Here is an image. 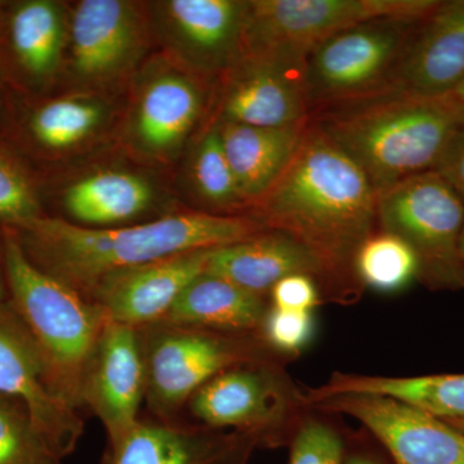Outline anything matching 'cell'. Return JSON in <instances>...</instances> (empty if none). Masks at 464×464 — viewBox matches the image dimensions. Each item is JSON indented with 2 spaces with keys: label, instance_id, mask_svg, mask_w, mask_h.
Returning <instances> with one entry per match:
<instances>
[{
  "label": "cell",
  "instance_id": "cell-1",
  "mask_svg": "<svg viewBox=\"0 0 464 464\" xmlns=\"http://www.w3.org/2000/svg\"><path fill=\"white\" fill-rule=\"evenodd\" d=\"M252 218L310 250L333 295H357L356 256L378 224V192L362 168L315 124Z\"/></svg>",
  "mask_w": 464,
  "mask_h": 464
},
{
  "label": "cell",
  "instance_id": "cell-2",
  "mask_svg": "<svg viewBox=\"0 0 464 464\" xmlns=\"http://www.w3.org/2000/svg\"><path fill=\"white\" fill-rule=\"evenodd\" d=\"M12 231L36 268L87 299L101 277L116 270L231 246L266 228L252 217L186 212L118 228L84 227L43 216Z\"/></svg>",
  "mask_w": 464,
  "mask_h": 464
},
{
  "label": "cell",
  "instance_id": "cell-3",
  "mask_svg": "<svg viewBox=\"0 0 464 464\" xmlns=\"http://www.w3.org/2000/svg\"><path fill=\"white\" fill-rule=\"evenodd\" d=\"M462 121L444 97L389 92L348 102L314 124L362 168L380 195L433 170Z\"/></svg>",
  "mask_w": 464,
  "mask_h": 464
},
{
  "label": "cell",
  "instance_id": "cell-4",
  "mask_svg": "<svg viewBox=\"0 0 464 464\" xmlns=\"http://www.w3.org/2000/svg\"><path fill=\"white\" fill-rule=\"evenodd\" d=\"M0 258L8 301L41 350L54 387L81 411L105 314L76 290L36 268L8 228H0Z\"/></svg>",
  "mask_w": 464,
  "mask_h": 464
},
{
  "label": "cell",
  "instance_id": "cell-5",
  "mask_svg": "<svg viewBox=\"0 0 464 464\" xmlns=\"http://www.w3.org/2000/svg\"><path fill=\"white\" fill-rule=\"evenodd\" d=\"M378 225L411 249L417 279L424 286L450 292L464 289V201L435 170L415 174L381 192Z\"/></svg>",
  "mask_w": 464,
  "mask_h": 464
},
{
  "label": "cell",
  "instance_id": "cell-6",
  "mask_svg": "<svg viewBox=\"0 0 464 464\" xmlns=\"http://www.w3.org/2000/svg\"><path fill=\"white\" fill-rule=\"evenodd\" d=\"M150 411L170 422L185 402L216 375L262 362L261 343L237 333L157 323L139 329Z\"/></svg>",
  "mask_w": 464,
  "mask_h": 464
},
{
  "label": "cell",
  "instance_id": "cell-7",
  "mask_svg": "<svg viewBox=\"0 0 464 464\" xmlns=\"http://www.w3.org/2000/svg\"><path fill=\"white\" fill-rule=\"evenodd\" d=\"M438 5L439 0H250L241 53L308 57L351 27L375 20L420 23Z\"/></svg>",
  "mask_w": 464,
  "mask_h": 464
},
{
  "label": "cell",
  "instance_id": "cell-8",
  "mask_svg": "<svg viewBox=\"0 0 464 464\" xmlns=\"http://www.w3.org/2000/svg\"><path fill=\"white\" fill-rule=\"evenodd\" d=\"M418 24L369 21L344 30L316 47L307 58L310 108L387 93Z\"/></svg>",
  "mask_w": 464,
  "mask_h": 464
},
{
  "label": "cell",
  "instance_id": "cell-9",
  "mask_svg": "<svg viewBox=\"0 0 464 464\" xmlns=\"http://www.w3.org/2000/svg\"><path fill=\"white\" fill-rule=\"evenodd\" d=\"M150 18L139 3L82 0L69 12L63 74L82 93L101 94L121 84L145 53Z\"/></svg>",
  "mask_w": 464,
  "mask_h": 464
},
{
  "label": "cell",
  "instance_id": "cell-10",
  "mask_svg": "<svg viewBox=\"0 0 464 464\" xmlns=\"http://www.w3.org/2000/svg\"><path fill=\"white\" fill-rule=\"evenodd\" d=\"M0 396L23 406L61 459L75 450L83 420L54 387L41 350L9 301L0 302Z\"/></svg>",
  "mask_w": 464,
  "mask_h": 464
},
{
  "label": "cell",
  "instance_id": "cell-11",
  "mask_svg": "<svg viewBox=\"0 0 464 464\" xmlns=\"http://www.w3.org/2000/svg\"><path fill=\"white\" fill-rule=\"evenodd\" d=\"M69 8L56 0L5 2L0 16V72L14 96L38 99L63 76Z\"/></svg>",
  "mask_w": 464,
  "mask_h": 464
},
{
  "label": "cell",
  "instance_id": "cell-12",
  "mask_svg": "<svg viewBox=\"0 0 464 464\" xmlns=\"http://www.w3.org/2000/svg\"><path fill=\"white\" fill-rule=\"evenodd\" d=\"M307 58L280 52L241 53L224 74L218 121L264 128L306 123Z\"/></svg>",
  "mask_w": 464,
  "mask_h": 464
},
{
  "label": "cell",
  "instance_id": "cell-13",
  "mask_svg": "<svg viewBox=\"0 0 464 464\" xmlns=\"http://www.w3.org/2000/svg\"><path fill=\"white\" fill-rule=\"evenodd\" d=\"M248 2L164 0L149 18L177 65L197 76L225 74L243 45Z\"/></svg>",
  "mask_w": 464,
  "mask_h": 464
},
{
  "label": "cell",
  "instance_id": "cell-14",
  "mask_svg": "<svg viewBox=\"0 0 464 464\" xmlns=\"http://www.w3.org/2000/svg\"><path fill=\"white\" fill-rule=\"evenodd\" d=\"M204 88L192 72L174 63H155L139 76L130 103L127 140L136 154L172 160L199 121Z\"/></svg>",
  "mask_w": 464,
  "mask_h": 464
},
{
  "label": "cell",
  "instance_id": "cell-15",
  "mask_svg": "<svg viewBox=\"0 0 464 464\" xmlns=\"http://www.w3.org/2000/svg\"><path fill=\"white\" fill-rule=\"evenodd\" d=\"M314 404L364 424L395 464H464V432L398 400L372 393H341Z\"/></svg>",
  "mask_w": 464,
  "mask_h": 464
},
{
  "label": "cell",
  "instance_id": "cell-16",
  "mask_svg": "<svg viewBox=\"0 0 464 464\" xmlns=\"http://www.w3.org/2000/svg\"><path fill=\"white\" fill-rule=\"evenodd\" d=\"M212 249L194 250L101 277L88 295L112 322L136 329L160 323L183 290L206 273Z\"/></svg>",
  "mask_w": 464,
  "mask_h": 464
},
{
  "label": "cell",
  "instance_id": "cell-17",
  "mask_svg": "<svg viewBox=\"0 0 464 464\" xmlns=\"http://www.w3.org/2000/svg\"><path fill=\"white\" fill-rule=\"evenodd\" d=\"M146 375L139 329L106 317L84 384V406L100 418L110 445L139 422Z\"/></svg>",
  "mask_w": 464,
  "mask_h": 464
},
{
  "label": "cell",
  "instance_id": "cell-18",
  "mask_svg": "<svg viewBox=\"0 0 464 464\" xmlns=\"http://www.w3.org/2000/svg\"><path fill=\"white\" fill-rule=\"evenodd\" d=\"M14 97L7 134L26 158H60L82 148L108 125L111 114L101 94L17 97L21 103Z\"/></svg>",
  "mask_w": 464,
  "mask_h": 464
},
{
  "label": "cell",
  "instance_id": "cell-19",
  "mask_svg": "<svg viewBox=\"0 0 464 464\" xmlns=\"http://www.w3.org/2000/svg\"><path fill=\"white\" fill-rule=\"evenodd\" d=\"M279 381L262 362L228 369L207 382L190 399L191 413L210 429L232 427L261 442L273 441L275 424L285 413Z\"/></svg>",
  "mask_w": 464,
  "mask_h": 464
},
{
  "label": "cell",
  "instance_id": "cell-20",
  "mask_svg": "<svg viewBox=\"0 0 464 464\" xmlns=\"http://www.w3.org/2000/svg\"><path fill=\"white\" fill-rule=\"evenodd\" d=\"M463 81L464 0L439 2L415 27L389 92L439 99Z\"/></svg>",
  "mask_w": 464,
  "mask_h": 464
},
{
  "label": "cell",
  "instance_id": "cell-21",
  "mask_svg": "<svg viewBox=\"0 0 464 464\" xmlns=\"http://www.w3.org/2000/svg\"><path fill=\"white\" fill-rule=\"evenodd\" d=\"M142 422L110 445L105 464H248L259 441L244 432Z\"/></svg>",
  "mask_w": 464,
  "mask_h": 464
},
{
  "label": "cell",
  "instance_id": "cell-22",
  "mask_svg": "<svg viewBox=\"0 0 464 464\" xmlns=\"http://www.w3.org/2000/svg\"><path fill=\"white\" fill-rule=\"evenodd\" d=\"M206 273L262 295L290 275L301 274L324 283L315 256L283 232L266 230L250 239L212 249Z\"/></svg>",
  "mask_w": 464,
  "mask_h": 464
},
{
  "label": "cell",
  "instance_id": "cell-23",
  "mask_svg": "<svg viewBox=\"0 0 464 464\" xmlns=\"http://www.w3.org/2000/svg\"><path fill=\"white\" fill-rule=\"evenodd\" d=\"M216 124L241 198L244 203L253 204L273 188L286 169L308 121L283 128L253 127L228 121Z\"/></svg>",
  "mask_w": 464,
  "mask_h": 464
},
{
  "label": "cell",
  "instance_id": "cell-24",
  "mask_svg": "<svg viewBox=\"0 0 464 464\" xmlns=\"http://www.w3.org/2000/svg\"><path fill=\"white\" fill-rule=\"evenodd\" d=\"M267 314L262 295L208 273L188 284L160 323L246 334Z\"/></svg>",
  "mask_w": 464,
  "mask_h": 464
},
{
  "label": "cell",
  "instance_id": "cell-25",
  "mask_svg": "<svg viewBox=\"0 0 464 464\" xmlns=\"http://www.w3.org/2000/svg\"><path fill=\"white\" fill-rule=\"evenodd\" d=\"M152 200V186L141 176L123 170L92 173L63 195V209L84 227L130 221L148 210Z\"/></svg>",
  "mask_w": 464,
  "mask_h": 464
},
{
  "label": "cell",
  "instance_id": "cell-26",
  "mask_svg": "<svg viewBox=\"0 0 464 464\" xmlns=\"http://www.w3.org/2000/svg\"><path fill=\"white\" fill-rule=\"evenodd\" d=\"M26 159L7 137H0V228L20 230L45 216Z\"/></svg>",
  "mask_w": 464,
  "mask_h": 464
},
{
  "label": "cell",
  "instance_id": "cell-27",
  "mask_svg": "<svg viewBox=\"0 0 464 464\" xmlns=\"http://www.w3.org/2000/svg\"><path fill=\"white\" fill-rule=\"evenodd\" d=\"M357 279L381 293L399 292L417 279V259L411 249L390 232H374L356 256Z\"/></svg>",
  "mask_w": 464,
  "mask_h": 464
},
{
  "label": "cell",
  "instance_id": "cell-28",
  "mask_svg": "<svg viewBox=\"0 0 464 464\" xmlns=\"http://www.w3.org/2000/svg\"><path fill=\"white\" fill-rule=\"evenodd\" d=\"M191 179L198 195L210 206H244L237 179L226 157L217 124L201 137L192 155Z\"/></svg>",
  "mask_w": 464,
  "mask_h": 464
},
{
  "label": "cell",
  "instance_id": "cell-29",
  "mask_svg": "<svg viewBox=\"0 0 464 464\" xmlns=\"http://www.w3.org/2000/svg\"><path fill=\"white\" fill-rule=\"evenodd\" d=\"M0 464H63L23 406L0 396Z\"/></svg>",
  "mask_w": 464,
  "mask_h": 464
},
{
  "label": "cell",
  "instance_id": "cell-30",
  "mask_svg": "<svg viewBox=\"0 0 464 464\" xmlns=\"http://www.w3.org/2000/svg\"><path fill=\"white\" fill-rule=\"evenodd\" d=\"M343 440L320 422H307L293 439L289 464H344Z\"/></svg>",
  "mask_w": 464,
  "mask_h": 464
},
{
  "label": "cell",
  "instance_id": "cell-31",
  "mask_svg": "<svg viewBox=\"0 0 464 464\" xmlns=\"http://www.w3.org/2000/svg\"><path fill=\"white\" fill-rule=\"evenodd\" d=\"M261 328L268 344L292 353H299L310 343L315 324L311 311L274 307L266 314Z\"/></svg>",
  "mask_w": 464,
  "mask_h": 464
},
{
  "label": "cell",
  "instance_id": "cell-32",
  "mask_svg": "<svg viewBox=\"0 0 464 464\" xmlns=\"http://www.w3.org/2000/svg\"><path fill=\"white\" fill-rule=\"evenodd\" d=\"M274 307L284 310L311 311L319 304L315 279L307 275H290L271 289Z\"/></svg>",
  "mask_w": 464,
  "mask_h": 464
},
{
  "label": "cell",
  "instance_id": "cell-33",
  "mask_svg": "<svg viewBox=\"0 0 464 464\" xmlns=\"http://www.w3.org/2000/svg\"><path fill=\"white\" fill-rule=\"evenodd\" d=\"M464 201V121L458 125L433 168Z\"/></svg>",
  "mask_w": 464,
  "mask_h": 464
},
{
  "label": "cell",
  "instance_id": "cell-34",
  "mask_svg": "<svg viewBox=\"0 0 464 464\" xmlns=\"http://www.w3.org/2000/svg\"><path fill=\"white\" fill-rule=\"evenodd\" d=\"M12 108H14V93L9 90L0 72V137H7Z\"/></svg>",
  "mask_w": 464,
  "mask_h": 464
},
{
  "label": "cell",
  "instance_id": "cell-35",
  "mask_svg": "<svg viewBox=\"0 0 464 464\" xmlns=\"http://www.w3.org/2000/svg\"><path fill=\"white\" fill-rule=\"evenodd\" d=\"M444 99L447 100V102L457 112L458 116L464 121V81L458 85L456 90L444 96Z\"/></svg>",
  "mask_w": 464,
  "mask_h": 464
},
{
  "label": "cell",
  "instance_id": "cell-36",
  "mask_svg": "<svg viewBox=\"0 0 464 464\" xmlns=\"http://www.w3.org/2000/svg\"><path fill=\"white\" fill-rule=\"evenodd\" d=\"M344 464H381L378 460L373 459L372 457L362 456V454H356L347 458L346 463Z\"/></svg>",
  "mask_w": 464,
  "mask_h": 464
},
{
  "label": "cell",
  "instance_id": "cell-37",
  "mask_svg": "<svg viewBox=\"0 0 464 464\" xmlns=\"http://www.w3.org/2000/svg\"><path fill=\"white\" fill-rule=\"evenodd\" d=\"M8 301L7 285L3 273L2 258H0V302Z\"/></svg>",
  "mask_w": 464,
  "mask_h": 464
},
{
  "label": "cell",
  "instance_id": "cell-38",
  "mask_svg": "<svg viewBox=\"0 0 464 464\" xmlns=\"http://www.w3.org/2000/svg\"><path fill=\"white\" fill-rule=\"evenodd\" d=\"M449 424L454 427V429L459 430V431L464 432V417L458 418V420H447Z\"/></svg>",
  "mask_w": 464,
  "mask_h": 464
},
{
  "label": "cell",
  "instance_id": "cell-39",
  "mask_svg": "<svg viewBox=\"0 0 464 464\" xmlns=\"http://www.w3.org/2000/svg\"><path fill=\"white\" fill-rule=\"evenodd\" d=\"M460 255H462V258L464 261V228L462 232V237H460Z\"/></svg>",
  "mask_w": 464,
  "mask_h": 464
},
{
  "label": "cell",
  "instance_id": "cell-40",
  "mask_svg": "<svg viewBox=\"0 0 464 464\" xmlns=\"http://www.w3.org/2000/svg\"><path fill=\"white\" fill-rule=\"evenodd\" d=\"M3 5H5V2H0V16H2Z\"/></svg>",
  "mask_w": 464,
  "mask_h": 464
}]
</instances>
